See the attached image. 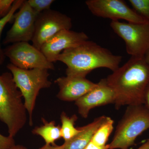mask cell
Wrapping results in <instances>:
<instances>
[{
    "instance_id": "1",
    "label": "cell",
    "mask_w": 149,
    "mask_h": 149,
    "mask_svg": "<svg viewBox=\"0 0 149 149\" xmlns=\"http://www.w3.org/2000/svg\"><path fill=\"white\" fill-rule=\"evenodd\" d=\"M106 80L115 93L116 109L125 105L145 104L149 85V64L145 57H131Z\"/></svg>"
},
{
    "instance_id": "2",
    "label": "cell",
    "mask_w": 149,
    "mask_h": 149,
    "mask_svg": "<svg viewBox=\"0 0 149 149\" xmlns=\"http://www.w3.org/2000/svg\"><path fill=\"white\" fill-rule=\"evenodd\" d=\"M122 58L121 56L113 54L95 42L87 40L63 51L56 61L66 65V75L86 77L94 70L101 68L113 72L119 67Z\"/></svg>"
},
{
    "instance_id": "3",
    "label": "cell",
    "mask_w": 149,
    "mask_h": 149,
    "mask_svg": "<svg viewBox=\"0 0 149 149\" xmlns=\"http://www.w3.org/2000/svg\"><path fill=\"white\" fill-rule=\"evenodd\" d=\"M21 92L11 72L0 75V120L8 128L9 136L14 138L27 120V110Z\"/></svg>"
},
{
    "instance_id": "4",
    "label": "cell",
    "mask_w": 149,
    "mask_h": 149,
    "mask_svg": "<svg viewBox=\"0 0 149 149\" xmlns=\"http://www.w3.org/2000/svg\"><path fill=\"white\" fill-rule=\"evenodd\" d=\"M148 129L149 109L145 104L128 106L109 144V149H128Z\"/></svg>"
},
{
    "instance_id": "5",
    "label": "cell",
    "mask_w": 149,
    "mask_h": 149,
    "mask_svg": "<svg viewBox=\"0 0 149 149\" xmlns=\"http://www.w3.org/2000/svg\"><path fill=\"white\" fill-rule=\"evenodd\" d=\"M13 80L24 99V104L29 116V125H33L32 115L36 100L40 90L50 88L52 82L48 79V70L21 69L12 63L7 65Z\"/></svg>"
},
{
    "instance_id": "6",
    "label": "cell",
    "mask_w": 149,
    "mask_h": 149,
    "mask_svg": "<svg viewBox=\"0 0 149 149\" xmlns=\"http://www.w3.org/2000/svg\"><path fill=\"white\" fill-rule=\"evenodd\" d=\"M110 26L124 41L127 53L131 57H145L149 53V22L136 23L111 20Z\"/></svg>"
},
{
    "instance_id": "7",
    "label": "cell",
    "mask_w": 149,
    "mask_h": 149,
    "mask_svg": "<svg viewBox=\"0 0 149 149\" xmlns=\"http://www.w3.org/2000/svg\"><path fill=\"white\" fill-rule=\"evenodd\" d=\"M71 19L66 15L49 9L38 15L35 23L32 45L40 50L43 45L60 31L70 30Z\"/></svg>"
},
{
    "instance_id": "8",
    "label": "cell",
    "mask_w": 149,
    "mask_h": 149,
    "mask_svg": "<svg viewBox=\"0 0 149 149\" xmlns=\"http://www.w3.org/2000/svg\"><path fill=\"white\" fill-rule=\"evenodd\" d=\"M3 51L11 63L21 69H55L53 63L49 61L40 50L27 42L13 44Z\"/></svg>"
},
{
    "instance_id": "9",
    "label": "cell",
    "mask_w": 149,
    "mask_h": 149,
    "mask_svg": "<svg viewBox=\"0 0 149 149\" xmlns=\"http://www.w3.org/2000/svg\"><path fill=\"white\" fill-rule=\"evenodd\" d=\"M85 4L91 13L98 17L111 20L124 19L132 23L148 22L122 0H88Z\"/></svg>"
},
{
    "instance_id": "10",
    "label": "cell",
    "mask_w": 149,
    "mask_h": 149,
    "mask_svg": "<svg viewBox=\"0 0 149 149\" xmlns=\"http://www.w3.org/2000/svg\"><path fill=\"white\" fill-rule=\"evenodd\" d=\"M38 15L33 10L27 1H24L19 10L14 16L15 21L8 31L3 44L32 41L35 30V23Z\"/></svg>"
},
{
    "instance_id": "11",
    "label": "cell",
    "mask_w": 149,
    "mask_h": 149,
    "mask_svg": "<svg viewBox=\"0 0 149 149\" xmlns=\"http://www.w3.org/2000/svg\"><path fill=\"white\" fill-rule=\"evenodd\" d=\"M88 39L84 32L64 29L45 43L40 51L49 61L53 63L57 61L58 57L63 51L79 45Z\"/></svg>"
},
{
    "instance_id": "12",
    "label": "cell",
    "mask_w": 149,
    "mask_h": 149,
    "mask_svg": "<svg viewBox=\"0 0 149 149\" xmlns=\"http://www.w3.org/2000/svg\"><path fill=\"white\" fill-rule=\"evenodd\" d=\"M115 95L107 83L102 79L93 90L75 102L78 113L82 117L87 118L91 110L96 107L114 104Z\"/></svg>"
},
{
    "instance_id": "13",
    "label": "cell",
    "mask_w": 149,
    "mask_h": 149,
    "mask_svg": "<svg viewBox=\"0 0 149 149\" xmlns=\"http://www.w3.org/2000/svg\"><path fill=\"white\" fill-rule=\"evenodd\" d=\"M55 83L59 87L58 98L65 102L76 101L93 90L97 85L86 77L66 75L56 79Z\"/></svg>"
},
{
    "instance_id": "14",
    "label": "cell",
    "mask_w": 149,
    "mask_h": 149,
    "mask_svg": "<svg viewBox=\"0 0 149 149\" xmlns=\"http://www.w3.org/2000/svg\"><path fill=\"white\" fill-rule=\"evenodd\" d=\"M110 118L107 116H101L88 125L78 127L79 133L69 141L64 142V149H85L92 141L96 131Z\"/></svg>"
},
{
    "instance_id": "15",
    "label": "cell",
    "mask_w": 149,
    "mask_h": 149,
    "mask_svg": "<svg viewBox=\"0 0 149 149\" xmlns=\"http://www.w3.org/2000/svg\"><path fill=\"white\" fill-rule=\"evenodd\" d=\"M42 120L43 125L35 127L32 133L42 137L46 144L56 145L55 142L62 138L61 126L56 125L55 121L48 122L44 118Z\"/></svg>"
},
{
    "instance_id": "16",
    "label": "cell",
    "mask_w": 149,
    "mask_h": 149,
    "mask_svg": "<svg viewBox=\"0 0 149 149\" xmlns=\"http://www.w3.org/2000/svg\"><path fill=\"white\" fill-rule=\"evenodd\" d=\"M77 119L76 115L69 117L64 112H62L61 115V136L65 142L69 141L80 131L79 128H75L74 126Z\"/></svg>"
},
{
    "instance_id": "17",
    "label": "cell",
    "mask_w": 149,
    "mask_h": 149,
    "mask_svg": "<svg viewBox=\"0 0 149 149\" xmlns=\"http://www.w3.org/2000/svg\"><path fill=\"white\" fill-rule=\"evenodd\" d=\"M113 120L111 118L104 123L96 131L91 141L100 146H106L109 138L113 130Z\"/></svg>"
},
{
    "instance_id": "18",
    "label": "cell",
    "mask_w": 149,
    "mask_h": 149,
    "mask_svg": "<svg viewBox=\"0 0 149 149\" xmlns=\"http://www.w3.org/2000/svg\"><path fill=\"white\" fill-rule=\"evenodd\" d=\"M24 0H15L14 1L12 7L9 13L2 18L0 19V65L3 64L4 61L5 56L3 50L1 46V36L3 29L6 24L14 18L15 14L18 9L20 8L24 2Z\"/></svg>"
},
{
    "instance_id": "19",
    "label": "cell",
    "mask_w": 149,
    "mask_h": 149,
    "mask_svg": "<svg viewBox=\"0 0 149 149\" xmlns=\"http://www.w3.org/2000/svg\"><path fill=\"white\" fill-rule=\"evenodd\" d=\"M133 10L149 22V0H129Z\"/></svg>"
},
{
    "instance_id": "20",
    "label": "cell",
    "mask_w": 149,
    "mask_h": 149,
    "mask_svg": "<svg viewBox=\"0 0 149 149\" xmlns=\"http://www.w3.org/2000/svg\"><path fill=\"white\" fill-rule=\"evenodd\" d=\"M27 2L33 10L39 15L43 12L50 9L54 0H28Z\"/></svg>"
},
{
    "instance_id": "21",
    "label": "cell",
    "mask_w": 149,
    "mask_h": 149,
    "mask_svg": "<svg viewBox=\"0 0 149 149\" xmlns=\"http://www.w3.org/2000/svg\"><path fill=\"white\" fill-rule=\"evenodd\" d=\"M14 0H0V19L5 17L10 11Z\"/></svg>"
},
{
    "instance_id": "22",
    "label": "cell",
    "mask_w": 149,
    "mask_h": 149,
    "mask_svg": "<svg viewBox=\"0 0 149 149\" xmlns=\"http://www.w3.org/2000/svg\"><path fill=\"white\" fill-rule=\"evenodd\" d=\"M15 145L13 138L4 136L0 133V149H10Z\"/></svg>"
},
{
    "instance_id": "23",
    "label": "cell",
    "mask_w": 149,
    "mask_h": 149,
    "mask_svg": "<svg viewBox=\"0 0 149 149\" xmlns=\"http://www.w3.org/2000/svg\"><path fill=\"white\" fill-rule=\"evenodd\" d=\"M109 144L105 146H100L94 144L93 142L91 141L85 149H109Z\"/></svg>"
},
{
    "instance_id": "24",
    "label": "cell",
    "mask_w": 149,
    "mask_h": 149,
    "mask_svg": "<svg viewBox=\"0 0 149 149\" xmlns=\"http://www.w3.org/2000/svg\"><path fill=\"white\" fill-rule=\"evenodd\" d=\"M39 149H64V146L63 145L61 146H57V145H47L45 144L44 146Z\"/></svg>"
},
{
    "instance_id": "25",
    "label": "cell",
    "mask_w": 149,
    "mask_h": 149,
    "mask_svg": "<svg viewBox=\"0 0 149 149\" xmlns=\"http://www.w3.org/2000/svg\"><path fill=\"white\" fill-rule=\"evenodd\" d=\"M145 105H146L147 107L149 109V85L147 88L146 93Z\"/></svg>"
},
{
    "instance_id": "26",
    "label": "cell",
    "mask_w": 149,
    "mask_h": 149,
    "mask_svg": "<svg viewBox=\"0 0 149 149\" xmlns=\"http://www.w3.org/2000/svg\"><path fill=\"white\" fill-rule=\"evenodd\" d=\"M137 149H149V139Z\"/></svg>"
},
{
    "instance_id": "27",
    "label": "cell",
    "mask_w": 149,
    "mask_h": 149,
    "mask_svg": "<svg viewBox=\"0 0 149 149\" xmlns=\"http://www.w3.org/2000/svg\"><path fill=\"white\" fill-rule=\"evenodd\" d=\"M10 149H27V148L21 145H15Z\"/></svg>"
},
{
    "instance_id": "28",
    "label": "cell",
    "mask_w": 149,
    "mask_h": 149,
    "mask_svg": "<svg viewBox=\"0 0 149 149\" xmlns=\"http://www.w3.org/2000/svg\"><path fill=\"white\" fill-rule=\"evenodd\" d=\"M145 58H146V61L149 64V53L145 57Z\"/></svg>"
}]
</instances>
